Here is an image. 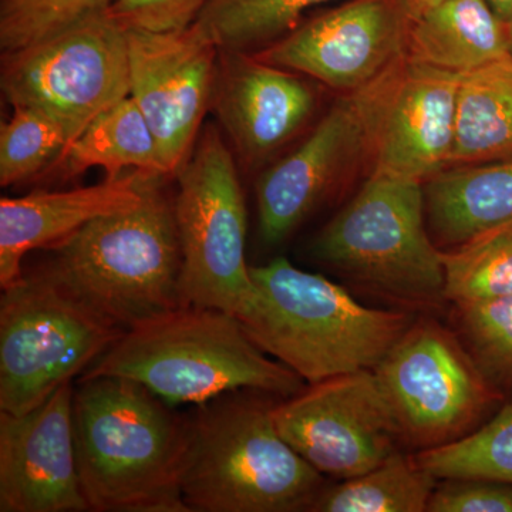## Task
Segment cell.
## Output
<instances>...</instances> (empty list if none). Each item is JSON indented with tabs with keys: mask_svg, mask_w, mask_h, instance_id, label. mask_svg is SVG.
<instances>
[{
	"mask_svg": "<svg viewBox=\"0 0 512 512\" xmlns=\"http://www.w3.org/2000/svg\"><path fill=\"white\" fill-rule=\"evenodd\" d=\"M79 382L74 446L90 511L191 512L181 488L188 417L136 380L99 376Z\"/></svg>",
	"mask_w": 512,
	"mask_h": 512,
	"instance_id": "obj_1",
	"label": "cell"
},
{
	"mask_svg": "<svg viewBox=\"0 0 512 512\" xmlns=\"http://www.w3.org/2000/svg\"><path fill=\"white\" fill-rule=\"evenodd\" d=\"M165 177L148 173L137 207L84 225L35 269L123 332L184 306L183 259Z\"/></svg>",
	"mask_w": 512,
	"mask_h": 512,
	"instance_id": "obj_2",
	"label": "cell"
},
{
	"mask_svg": "<svg viewBox=\"0 0 512 512\" xmlns=\"http://www.w3.org/2000/svg\"><path fill=\"white\" fill-rule=\"evenodd\" d=\"M268 356L237 316L181 306L124 332L80 380L126 377L170 406H201L237 390L288 399L305 389L301 376Z\"/></svg>",
	"mask_w": 512,
	"mask_h": 512,
	"instance_id": "obj_3",
	"label": "cell"
},
{
	"mask_svg": "<svg viewBox=\"0 0 512 512\" xmlns=\"http://www.w3.org/2000/svg\"><path fill=\"white\" fill-rule=\"evenodd\" d=\"M265 394L225 393L188 417L181 488L191 512L311 511L325 476L286 443Z\"/></svg>",
	"mask_w": 512,
	"mask_h": 512,
	"instance_id": "obj_4",
	"label": "cell"
},
{
	"mask_svg": "<svg viewBox=\"0 0 512 512\" xmlns=\"http://www.w3.org/2000/svg\"><path fill=\"white\" fill-rule=\"evenodd\" d=\"M251 278L254 303L239 318L245 332L308 384L375 369L414 322L407 312L367 308L282 256L251 266Z\"/></svg>",
	"mask_w": 512,
	"mask_h": 512,
	"instance_id": "obj_5",
	"label": "cell"
},
{
	"mask_svg": "<svg viewBox=\"0 0 512 512\" xmlns=\"http://www.w3.org/2000/svg\"><path fill=\"white\" fill-rule=\"evenodd\" d=\"M426 218L423 183L372 173L313 239L312 256L383 298L437 308L446 271Z\"/></svg>",
	"mask_w": 512,
	"mask_h": 512,
	"instance_id": "obj_6",
	"label": "cell"
},
{
	"mask_svg": "<svg viewBox=\"0 0 512 512\" xmlns=\"http://www.w3.org/2000/svg\"><path fill=\"white\" fill-rule=\"evenodd\" d=\"M175 177L181 301L239 319L256 293L245 259L247 207L234 157L217 128L205 127Z\"/></svg>",
	"mask_w": 512,
	"mask_h": 512,
	"instance_id": "obj_7",
	"label": "cell"
},
{
	"mask_svg": "<svg viewBox=\"0 0 512 512\" xmlns=\"http://www.w3.org/2000/svg\"><path fill=\"white\" fill-rule=\"evenodd\" d=\"M123 333L39 272L23 274L0 299V410L36 409Z\"/></svg>",
	"mask_w": 512,
	"mask_h": 512,
	"instance_id": "obj_8",
	"label": "cell"
},
{
	"mask_svg": "<svg viewBox=\"0 0 512 512\" xmlns=\"http://www.w3.org/2000/svg\"><path fill=\"white\" fill-rule=\"evenodd\" d=\"M373 372L417 453L464 439L505 404L457 332L429 318L414 320Z\"/></svg>",
	"mask_w": 512,
	"mask_h": 512,
	"instance_id": "obj_9",
	"label": "cell"
},
{
	"mask_svg": "<svg viewBox=\"0 0 512 512\" xmlns=\"http://www.w3.org/2000/svg\"><path fill=\"white\" fill-rule=\"evenodd\" d=\"M0 87L10 106L55 120L69 148L97 116L130 96L127 28L107 12L3 52Z\"/></svg>",
	"mask_w": 512,
	"mask_h": 512,
	"instance_id": "obj_10",
	"label": "cell"
},
{
	"mask_svg": "<svg viewBox=\"0 0 512 512\" xmlns=\"http://www.w3.org/2000/svg\"><path fill=\"white\" fill-rule=\"evenodd\" d=\"M406 56L372 83L346 92L291 154L256 181L259 232L266 245L282 244L367 157L402 77Z\"/></svg>",
	"mask_w": 512,
	"mask_h": 512,
	"instance_id": "obj_11",
	"label": "cell"
},
{
	"mask_svg": "<svg viewBox=\"0 0 512 512\" xmlns=\"http://www.w3.org/2000/svg\"><path fill=\"white\" fill-rule=\"evenodd\" d=\"M274 419L299 456L336 480L365 474L404 447L373 370L308 384L275 404Z\"/></svg>",
	"mask_w": 512,
	"mask_h": 512,
	"instance_id": "obj_12",
	"label": "cell"
},
{
	"mask_svg": "<svg viewBox=\"0 0 512 512\" xmlns=\"http://www.w3.org/2000/svg\"><path fill=\"white\" fill-rule=\"evenodd\" d=\"M130 97L146 117L170 175L190 158L211 109L220 47L195 23L127 29Z\"/></svg>",
	"mask_w": 512,
	"mask_h": 512,
	"instance_id": "obj_13",
	"label": "cell"
},
{
	"mask_svg": "<svg viewBox=\"0 0 512 512\" xmlns=\"http://www.w3.org/2000/svg\"><path fill=\"white\" fill-rule=\"evenodd\" d=\"M404 0H349L258 50L262 62L342 90L365 87L407 53Z\"/></svg>",
	"mask_w": 512,
	"mask_h": 512,
	"instance_id": "obj_14",
	"label": "cell"
},
{
	"mask_svg": "<svg viewBox=\"0 0 512 512\" xmlns=\"http://www.w3.org/2000/svg\"><path fill=\"white\" fill-rule=\"evenodd\" d=\"M73 383L29 413H0V511L84 512L73 429Z\"/></svg>",
	"mask_w": 512,
	"mask_h": 512,
	"instance_id": "obj_15",
	"label": "cell"
},
{
	"mask_svg": "<svg viewBox=\"0 0 512 512\" xmlns=\"http://www.w3.org/2000/svg\"><path fill=\"white\" fill-rule=\"evenodd\" d=\"M315 89L254 53L221 50L211 109L242 163L259 167L308 124Z\"/></svg>",
	"mask_w": 512,
	"mask_h": 512,
	"instance_id": "obj_16",
	"label": "cell"
},
{
	"mask_svg": "<svg viewBox=\"0 0 512 512\" xmlns=\"http://www.w3.org/2000/svg\"><path fill=\"white\" fill-rule=\"evenodd\" d=\"M460 76L407 57L380 121L372 173L426 183L450 167Z\"/></svg>",
	"mask_w": 512,
	"mask_h": 512,
	"instance_id": "obj_17",
	"label": "cell"
},
{
	"mask_svg": "<svg viewBox=\"0 0 512 512\" xmlns=\"http://www.w3.org/2000/svg\"><path fill=\"white\" fill-rule=\"evenodd\" d=\"M148 173L131 171L103 183L66 191H36L26 197L0 200V285H15L22 262L35 249H50L84 225L130 210L143 200Z\"/></svg>",
	"mask_w": 512,
	"mask_h": 512,
	"instance_id": "obj_18",
	"label": "cell"
},
{
	"mask_svg": "<svg viewBox=\"0 0 512 512\" xmlns=\"http://www.w3.org/2000/svg\"><path fill=\"white\" fill-rule=\"evenodd\" d=\"M426 217L434 238L458 248L512 222V157L457 165L424 185Z\"/></svg>",
	"mask_w": 512,
	"mask_h": 512,
	"instance_id": "obj_19",
	"label": "cell"
},
{
	"mask_svg": "<svg viewBox=\"0 0 512 512\" xmlns=\"http://www.w3.org/2000/svg\"><path fill=\"white\" fill-rule=\"evenodd\" d=\"M507 55V22L487 0H443L410 25L413 62L463 74Z\"/></svg>",
	"mask_w": 512,
	"mask_h": 512,
	"instance_id": "obj_20",
	"label": "cell"
},
{
	"mask_svg": "<svg viewBox=\"0 0 512 512\" xmlns=\"http://www.w3.org/2000/svg\"><path fill=\"white\" fill-rule=\"evenodd\" d=\"M511 157L512 57L507 55L461 74L450 167Z\"/></svg>",
	"mask_w": 512,
	"mask_h": 512,
	"instance_id": "obj_21",
	"label": "cell"
},
{
	"mask_svg": "<svg viewBox=\"0 0 512 512\" xmlns=\"http://www.w3.org/2000/svg\"><path fill=\"white\" fill-rule=\"evenodd\" d=\"M62 158L69 177L96 167L110 180L127 170L170 175L150 124L130 96L97 116Z\"/></svg>",
	"mask_w": 512,
	"mask_h": 512,
	"instance_id": "obj_22",
	"label": "cell"
},
{
	"mask_svg": "<svg viewBox=\"0 0 512 512\" xmlns=\"http://www.w3.org/2000/svg\"><path fill=\"white\" fill-rule=\"evenodd\" d=\"M437 481L416 456L400 450L365 474L326 485L311 512H424Z\"/></svg>",
	"mask_w": 512,
	"mask_h": 512,
	"instance_id": "obj_23",
	"label": "cell"
},
{
	"mask_svg": "<svg viewBox=\"0 0 512 512\" xmlns=\"http://www.w3.org/2000/svg\"><path fill=\"white\" fill-rule=\"evenodd\" d=\"M335 0H208L195 25L221 50L255 53L284 37L308 10Z\"/></svg>",
	"mask_w": 512,
	"mask_h": 512,
	"instance_id": "obj_24",
	"label": "cell"
},
{
	"mask_svg": "<svg viewBox=\"0 0 512 512\" xmlns=\"http://www.w3.org/2000/svg\"><path fill=\"white\" fill-rule=\"evenodd\" d=\"M414 456L437 480L483 478L512 484V403L464 439Z\"/></svg>",
	"mask_w": 512,
	"mask_h": 512,
	"instance_id": "obj_25",
	"label": "cell"
},
{
	"mask_svg": "<svg viewBox=\"0 0 512 512\" xmlns=\"http://www.w3.org/2000/svg\"><path fill=\"white\" fill-rule=\"evenodd\" d=\"M447 302L512 295V222L443 252Z\"/></svg>",
	"mask_w": 512,
	"mask_h": 512,
	"instance_id": "obj_26",
	"label": "cell"
},
{
	"mask_svg": "<svg viewBox=\"0 0 512 512\" xmlns=\"http://www.w3.org/2000/svg\"><path fill=\"white\" fill-rule=\"evenodd\" d=\"M454 306L461 342L504 402L512 403V295Z\"/></svg>",
	"mask_w": 512,
	"mask_h": 512,
	"instance_id": "obj_27",
	"label": "cell"
},
{
	"mask_svg": "<svg viewBox=\"0 0 512 512\" xmlns=\"http://www.w3.org/2000/svg\"><path fill=\"white\" fill-rule=\"evenodd\" d=\"M63 128L42 111L13 107L0 126V185L26 183L67 150Z\"/></svg>",
	"mask_w": 512,
	"mask_h": 512,
	"instance_id": "obj_28",
	"label": "cell"
},
{
	"mask_svg": "<svg viewBox=\"0 0 512 512\" xmlns=\"http://www.w3.org/2000/svg\"><path fill=\"white\" fill-rule=\"evenodd\" d=\"M117 0H0V47L13 52L103 15Z\"/></svg>",
	"mask_w": 512,
	"mask_h": 512,
	"instance_id": "obj_29",
	"label": "cell"
},
{
	"mask_svg": "<svg viewBox=\"0 0 512 512\" xmlns=\"http://www.w3.org/2000/svg\"><path fill=\"white\" fill-rule=\"evenodd\" d=\"M429 512H512V484L483 478L437 481Z\"/></svg>",
	"mask_w": 512,
	"mask_h": 512,
	"instance_id": "obj_30",
	"label": "cell"
},
{
	"mask_svg": "<svg viewBox=\"0 0 512 512\" xmlns=\"http://www.w3.org/2000/svg\"><path fill=\"white\" fill-rule=\"evenodd\" d=\"M208 0H117L111 16L127 29L167 32L188 28Z\"/></svg>",
	"mask_w": 512,
	"mask_h": 512,
	"instance_id": "obj_31",
	"label": "cell"
},
{
	"mask_svg": "<svg viewBox=\"0 0 512 512\" xmlns=\"http://www.w3.org/2000/svg\"><path fill=\"white\" fill-rule=\"evenodd\" d=\"M443 0H404L407 12H409L410 19L414 20L420 18L427 10L439 5Z\"/></svg>",
	"mask_w": 512,
	"mask_h": 512,
	"instance_id": "obj_32",
	"label": "cell"
},
{
	"mask_svg": "<svg viewBox=\"0 0 512 512\" xmlns=\"http://www.w3.org/2000/svg\"><path fill=\"white\" fill-rule=\"evenodd\" d=\"M487 3L504 22H510L512 19V0H487Z\"/></svg>",
	"mask_w": 512,
	"mask_h": 512,
	"instance_id": "obj_33",
	"label": "cell"
},
{
	"mask_svg": "<svg viewBox=\"0 0 512 512\" xmlns=\"http://www.w3.org/2000/svg\"><path fill=\"white\" fill-rule=\"evenodd\" d=\"M508 29V55L512 57V19L507 22Z\"/></svg>",
	"mask_w": 512,
	"mask_h": 512,
	"instance_id": "obj_34",
	"label": "cell"
}]
</instances>
